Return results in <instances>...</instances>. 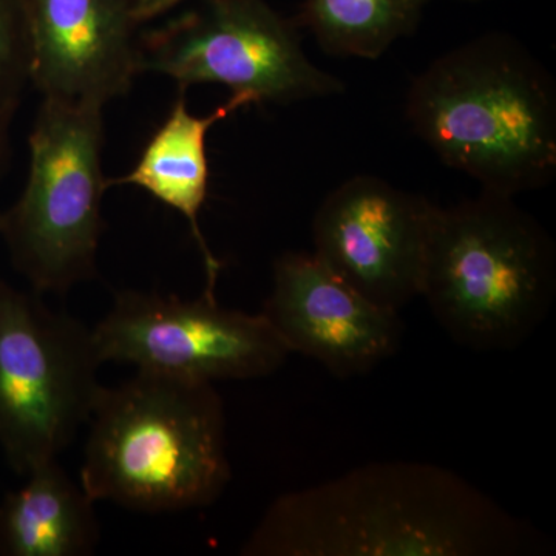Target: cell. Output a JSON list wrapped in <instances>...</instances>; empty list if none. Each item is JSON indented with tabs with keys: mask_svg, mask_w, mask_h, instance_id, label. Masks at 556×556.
Returning <instances> with one entry per match:
<instances>
[{
	"mask_svg": "<svg viewBox=\"0 0 556 556\" xmlns=\"http://www.w3.org/2000/svg\"><path fill=\"white\" fill-rule=\"evenodd\" d=\"M526 521L448 468L365 464L278 496L244 556H511L547 551Z\"/></svg>",
	"mask_w": 556,
	"mask_h": 556,
	"instance_id": "cell-1",
	"label": "cell"
},
{
	"mask_svg": "<svg viewBox=\"0 0 556 556\" xmlns=\"http://www.w3.org/2000/svg\"><path fill=\"white\" fill-rule=\"evenodd\" d=\"M407 119L484 192L515 199L554 181L555 80L508 33H485L431 62L409 87Z\"/></svg>",
	"mask_w": 556,
	"mask_h": 556,
	"instance_id": "cell-2",
	"label": "cell"
},
{
	"mask_svg": "<svg viewBox=\"0 0 556 556\" xmlns=\"http://www.w3.org/2000/svg\"><path fill=\"white\" fill-rule=\"evenodd\" d=\"M89 426L79 482L94 503L190 510L214 504L232 478L214 383L137 369L101 388Z\"/></svg>",
	"mask_w": 556,
	"mask_h": 556,
	"instance_id": "cell-3",
	"label": "cell"
},
{
	"mask_svg": "<svg viewBox=\"0 0 556 556\" xmlns=\"http://www.w3.org/2000/svg\"><path fill=\"white\" fill-rule=\"evenodd\" d=\"M555 295L554 240L514 197L481 190L438 206L420 298L453 342L517 350L544 324Z\"/></svg>",
	"mask_w": 556,
	"mask_h": 556,
	"instance_id": "cell-4",
	"label": "cell"
},
{
	"mask_svg": "<svg viewBox=\"0 0 556 556\" xmlns=\"http://www.w3.org/2000/svg\"><path fill=\"white\" fill-rule=\"evenodd\" d=\"M102 105L42 98L20 199L0 214L14 269L38 294H65L97 276L104 219Z\"/></svg>",
	"mask_w": 556,
	"mask_h": 556,
	"instance_id": "cell-5",
	"label": "cell"
},
{
	"mask_svg": "<svg viewBox=\"0 0 556 556\" xmlns=\"http://www.w3.org/2000/svg\"><path fill=\"white\" fill-rule=\"evenodd\" d=\"M101 365L93 329L0 281V448L14 470L58 459L89 424Z\"/></svg>",
	"mask_w": 556,
	"mask_h": 556,
	"instance_id": "cell-6",
	"label": "cell"
},
{
	"mask_svg": "<svg viewBox=\"0 0 556 556\" xmlns=\"http://www.w3.org/2000/svg\"><path fill=\"white\" fill-rule=\"evenodd\" d=\"M298 28L265 0H200L139 38V73L167 76L179 91L219 84L254 104L343 93L342 80L306 56Z\"/></svg>",
	"mask_w": 556,
	"mask_h": 556,
	"instance_id": "cell-7",
	"label": "cell"
},
{
	"mask_svg": "<svg viewBox=\"0 0 556 556\" xmlns=\"http://www.w3.org/2000/svg\"><path fill=\"white\" fill-rule=\"evenodd\" d=\"M91 329L102 364L201 382L268 378L291 354L262 313L225 308L207 292L185 300L124 289Z\"/></svg>",
	"mask_w": 556,
	"mask_h": 556,
	"instance_id": "cell-8",
	"label": "cell"
},
{
	"mask_svg": "<svg viewBox=\"0 0 556 556\" xmlns=\"http://www.w3.org/2000/svg\"><path fill=\"white\" fill-rule=\"evenodd\" d=\"M438 206L372 175H356L321 201L314 255L348 287L401 313L419 298Z\"/></svg>",
	"mask_w": 556,
	"mask_h": 556,
	"instance_id": "cell-9",
	"label": "cell"
},
{
	"mask_svg": "<svg viewBox=\"0 0 556 556\" xmlns=\"http://www.w3.org/2000/svg\"><path fill=\"white\" fill-rule=\"evenodd\" d=\"M289 353L314 358L338 379L361 378L401 346V313L382 308L336 277L314 252L274 263L262 311Z\"/></svg>",
	"mask_w": 556,
	"mask_h": 556,
	"instance_id": "cell-10",
	"label": "cell"
},
{
	"mask_svg": "<svg viewBox=\"0 0 556 556\" xmlns=\"http://www.w3.org/2000/svg\"><path fill=\"white\" fill-rule=\"evenodd\" d=\"M31 86L42 98L104 108L139 75L130 0H30Z\"/></svg>",
	"mask_w": 556,
	"mask_h": 556,
	"instance_id": "cell-11",
	"label": "cell"
},
{
	"mask_svg": "<svg viewBox=\"0 0 556 556\" xmlns=\"http://www.w3.org/2000/svg\"><path fill=\"white\" fill-rule=\"evenodd\" d=\"M254 104L248 94L232 93L225 104L208 115L197 116L188 109L186 91L172 105L169 115L146 142L130 172L108 178V188L135 186L166 204L188 222L206 270L207 294H215L222 263L207 247L200 214L208 192L207 134L215 124Z\"/></svg>",
	"mask_w": 556,
	"mask_h": 556,
	"instance_id": "cell-12",
	"label": "cell"
},
{
	"mask_svg": "<svg viewBox=\"0 0 556 556\" xmlns=\"http://www.w3.org/2000/svg\"><path fill=\"white\" fill-rule=\"evenodd\" d=\"M0 504V555L93 554L101 532L94 501L58 459L28 471Z\"/></svg>",
	"mask_w": 556,
	"mask_h": 556,
	"instance_id": "cell-13",
	"label": "cell"
},
{
	"mask_svg": "<svg viewBox=\"0 0 556 556\" xmlns=\"http://www.w3.org/2000/svg\"><path fill=\"white\" fill-rule=\"evenodd\" d=\"M430 0H305L299 24L329 56L379 60L416 31Z\"/></svg>",
	"mask_w": 556,
	"mask_h": 556,
	"instance_id": "cell-14",
	"label": "cell"
},
{
	"mask_svg": "<svg viewBox=\"0 0 556 556\" xmlns=\"http://www.w3.org/2000/svg\"><path fill=\"white\" fill-rule=\"evenodd\" d=\"M31 70L30 0H0V127L10 129Z\"/></svg>",
	"mask_w": 556,
	"mask_h": 556,
	"instance_id": "cell-15",
	"label": "cell"
},
{
	"mask_svg": "<svg viewBox=\"0 0 556 556\" xmlns=\"http://www.w3.org/2000/svg\"><path fill=\"white\" fill-rule=\"evenodd\" d=\"M131 9H134L135 17L139 24H144L156 17L163 16V14L169 13L179 3L186 2V0H130Z\"/></svg>",
	"mask_w": 556,
	"mask_h": 556,
	"instance_id": "cell-16",
	"label": "cell"
},
{
	"mask_svg": "<svg viewBox=\"0 0 556 556\" xmlns=\"http://www.w3.org/2000/svg\"><path fill=\"white\" fill-rule=\"evenodd\" d=\"M10 163V129L0 127V179L5 174Z\"/></svg>",
	"mask_w": 556,
	"mask_h": 556,
	"instance_id": "cell-17",
	"label": "cell"
},
{
	"mask_svg": "<svg viewBox=\"0 0 556 556\" xmlns=\"http://www.w3.org/2000/svg\"><path fill=\"white\" fill-rule=\"evenodd\" d=\"M459 2H482V0H459Z\"/></svg>",
	"mask_w": 556,
	"mask_h": 556,
	"instance_id": "cell-18",
	"label": "cell"
}]
</instances>
